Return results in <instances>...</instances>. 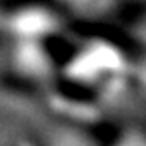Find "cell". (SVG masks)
Segmentation results:
<instances>
[{
  "label": "cell",
  "mask_w": 146,
  "mask_h": 146,
  "mask_svg": "<svg viewBox=\"0 0 146 146\" xmlns=\"http://www.w3.org/2000/svg\"><path fill=\"white\" fill-rule=\"evenodd\" d=\"M76 27L62 0H0V78L44 97Z\"/></svg>",
  "instance_id": "1"
}]
</instances>
